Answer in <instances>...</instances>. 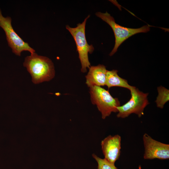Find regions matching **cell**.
<instances>
[{
	"mask_svg": "<svg viewBox=\"0 0 169 169\" xmlns=\"http://www.w3.org/2000/svg\"><path fill=\"white\" fill-rule=\"evenodd\" d=\"M92 156L97 163V169H118L115 164L110 163L104 158L99 157L95 154H93Z\"/></svg>",
	"mask_w": 169,
	"mask_h": 169,
	"instance_id": "7c38bea8",
	"label": "cell"
},
{
	"mask_svg": "<svg viewBox=\"0 0 169 169\" xmlns=\"http://www.w3.org/2000/svg\"><path fill=\"white\" fill-rule=\"evenodd\" d=\"M158 95L155 102L157 107L163 109L165 104L169 100V90L162 86L157 88Z\"/></svg>",
	"mask_w": 169,
	"mask_h": 169,
	"instance_id": "8fae6325",
	"label": "cell"
},
{
	"mask_svg": "<svg viewBox=\"0 0 169 169\" xmlns=\"http://www.w3.org/2000/svg\"><path fill=\"white\" fill-rule=\"evenodd\" d=\"M101 145L105 160L115 164L120 155L121 137L119 135H109L101 141Z\"/></svg>",
	"mask_w": 169,
	"mask_h": 169,
	"instance_id": "ba28073f",
	"label": "cell"
},
{
	"mask_svg": "<svg viewBox=\"0 0 169 169\" xmlns=\"http://www.w3.org/2000/svg\"><path fill=\"white\" fill-rule=\"evenodd\" d=\"M144 147L143 158L145 159L169 158V145L162 143L153 139L146 133L143 136Z\"/></svg>",
	"mask_w": 169,
	"mask_h": 169,
	"instance_id": "52a82bcc",
	"label": "cell"
},
{
	"mask_svg": "<svg viewBox=\"0 0 169 169\" xmlns=\"http://www.w3.org/2000/svg\"><path fill=\"white\" fill-rule=\"evenodd\" d=\"M90 16H88L82 23L78 24L75 28L71 27L68 25L66 26V29L70 33L75 41L81 64V71L83 73L86 72L87 69L90 67L88 54H92L94 49L92 45H89L87 43L85 37L86 23Z\"/></svg>",
	"mask_w": 169,
	"mask_h": 169,
	"instance_id": "7a4b0ae2",
	"label": "cell"
},
{
	"mask_svg": "<svg viewBox=\"0 0 169 169\" xmlns=\"http://www.w3.org/2000/svg\"><path fill=\"white\" fill-rule=\"evenodd\" d=\"M130 91L131 97L129 101L117 107L118 118H125L132 113L141 117L144 115V109L149 104L148 93L140 91L135 86Z\"/></svg>",
	"mask_w": 169,
	"mask_h": 169,
	"instance_id": "5b68a950",
	"label": "cell"
},
{
	"mask_svg": "<svg viewBox=\"0 0 169 169\" xmlns=\"http://www.w3.org/2000/svg\"><path fill=\"white\" fill-rule=\"evenodd\" d=\"M23 66L30 74L32 81L35 84L49 81L55 75L54 66L51 60L35 52L25 58Z\"/></svg>",
	"mask_w": 169,
	"mask_h": 169,
	"instance_id": "6da1fadb",
	"label": "cell"
},
{
	"mask_svg": "<svg viewBox=\"0 0 169 169\" xmlns=\"http://www.w3.org/2000/svg\"><path fill=\"white\" fill-rule=\"evenodd\" d=\"M90 90L92 103L97 105L103 119L109 116L112 112H118L120 102L118 98H113L108 90L97 86L90 87Z\"/></svg>",
	"mask_w": 169,
	"mask_h": 169,
	"instance_id": "277c9868",
	"label": "cell"
},
{
	"mask_svg": "<svg viewBox=\"0 0 169 169\" xmlns=\"http://www.w3.org/2000/svg\"><path fill=\"white\" fill-rule=\"evenodd\" d=\"M12 19L9 17H4L0 9V27L4 30L8 46L16 55L20 56L23 51H27L31 54L35 50L25 42L14 30L11 24Z\"/></svg>",
	"mask_w": 169,
	"mask_h": 169,
	"instance_id": "8992f818",
	"label": "cell"
},
{
	"mask_svg": "<svg viewBox=\"0 0 169 169\" xmlns=\"http://www.w3.org/2000/svg\"><path fill=\"white\" fill-rule=\"evenodd\" d=\"M86 76V84L90 88L94 86H100L105 85L106 74L107 70L105 66L99 64L92 66Z\"/></svg>",
	"mask_w": 169,
	"mask_h": 169,
	"instance_id": "9c48e42d",
	"label": "cell"
},
{
	"mask_svg": "<svg viewBox=\"0 0 169 169\" xmlns=\"http://www.w3.org/2000/svg\"><path fill=\"white\" fill-rule=\"evenodd\" d=\"M118 71L113 69L107 70L106 74L105 85L108 89L113 87H120L127 88L130 90L134 86L130 85L127 81L119 76L118 74Z\"/></svg>",
	"mask_w": 169,
	"mask_h": 169,
	"instance_id": "30bf717a",
	"label": "cell"
},
{
	"mask_svg": "<svg viewBox=\"0 0 169 169\" xmlns=\"http://www.w3.org/2000/svg\"><path fill=\"white\" fill-rule=\"evenodd\" d=\"M95 15L108 23L114 33L115 41L114 46L109 55H113L118 47L126 40L132 36L141 33H146L150 30V26L146 25L137 28H132L121 26L116 23L114 18L107 12L105 13L97 12Z\"/></svg>",
	"mask_w": 169,
	"mask_h": 169,
	"instance_id": "3957f363",
	"label": "cell"
}]
</instances>
